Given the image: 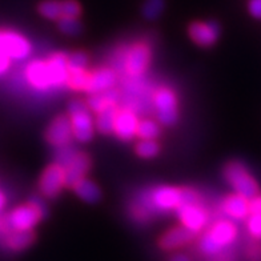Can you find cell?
Wrapping results in <instances>:
<instances>
[{
    "mask_svg": "<svg viewBox=\"0 0 261 261\" xmlns=\"http://www.w3.org/2000/svg\"><path fill=\"white\" fill-rule=\"evenodd\" d=\"M160 151V147L155 140H141L136 144V153L140 158L151 159L155 158Z\"/></svg>",
    "mask_w": 261,
    "mask_h": 261,
    "instance_id": "cell-28",
    "label": "cell"
},
{
    "mask_svg": "<svg viewBox=\"0 0 261 261\" xmlns=\"http://www.w3.org/2000/svg\"><path fill=\"white\" fill-rule=\"evenodd\" d=\"M90 77L91 73H87L86 71H77V72H69L68 73V86L72 90L77 91H88L90 87Z\"/></svg>",
    "mask_w": 261,
    "mask_h": 261,
    "instance_id": "cell-26",
    "label": "cell"
},
{
    "mask_svg": "<svg viewBox=\"0 0 261 261\" xmlns=\"http://www.w3.org/2000/svg\"><path fill=\"white\" fill-rule=\"evenodd\" d=\"M119 97V91L115 88H110V90L101 91V92L92 93V96L88 99V107L95 112H100L101 110L107 108L110 106H115Z\"/></svg>",
    "mask_w": 261,
    "mask_h": 261,
    "instance_id": "cell-21",
    "label": "cell"
},
{
    "mask_svg": "<svg viewBox=\"0 0 261 261\" xmlns=\"http://www.w3.org/2000/svg\"><path fill=\"white\" fill-rule=\"evenodd\" d=\"M224 175L239 195L244 196L247 199H253L254 196L258 195L257 182L252 179L241 163L232 162L227 164L224 169Z\"/></svg>",
    "mask_w": 261,
    "mask_h": 261,
    "instance_id": "cell-3",
    "label": "cell"
},
{
    "mask_svg": "<svg viewBox=\"0 0 261 261\" xmlns=\"http://www.w3.org/2000/svg\"><path fill=\"white\" fill-rule=\"evenodd\" d=\"M41 216L39 212L34 208L32 204L28 203L27 205L17 206L8 216L4 217V223H6V230H28L36 225Z\"/></svg>",
    "mask_w": 261,
    "mask_h": 261,
    "instance_id": "cell-4",
    "label": "cell"
},
{
    "mask_svg": "<svg viewBox=\"0 0 261 261\" xmlns=\"http://www.w3.org/2000/svg\"><path fill=\"white\" fill-rule=\"evenodd\" d=\"M10 56H7L6 54H3V52H0V75L6 72V71L10 68Z\"/></svg>",
    "mask_w": 261,
    "mask_h": 261,
    "instance_id": "cell-37",
    "label": "cell"
},
{
    "mask_svg": "<svg viewBox=\"0 0 261 261\" xmlns=\"http://www.w3.org/2000/svg\"><path fill=\"white\" fill-rule=\"evenodd\" d=\"M155 107L159 120L164 125H173L177 120V101L175 93L168 88H160L155 93Z\"/></svg>",
    "mask_w": 261,
    "mask_h": 261,
    "instance_id": "cell-7",
    "label": "cell"
},
{
    "mask_svg": "<svg viewBox=\"0 0 261 261\" xmlns=\"http://www.w3.org/2000/svg\"><path fill=\"white\" fill-rule=\"evenodd\" d=\"M35 241V233L32 229L11 230L6 237V244L12 251H23Z\"/></svg>",
    "mask_w": 261,
    "mask_h": 261,
    "instance_id": "cell-20",
    "label": "cell"
},
{
    "mask_svg": "<svg viewBox=\"0 0 261 261\" xmlns=\"http://www.w3.org/2000/svg\"><path fill=\"white\" fill-rule=\"evenodd\" d=\"M65 186V169L60 164H52L43 172L39 182L40 192L49 199H54Z\"/></svg>",
    "mask_w": 261,
    "mask_h": 261,
    "instance_id": "cell-5",
    "label": "cell"
},
{
    "mask_svg": "<svg viewBox=\"0 0 261 261\" xmlns=\"http://www.w3.org/2000/svg\"><path fill=\"white\" fill-rule=\"evenodd\" d=\"M76 153H77V152H76L73 148H71V147L65 148V145H64V147H63L58 153V164H60L62 167H64L65 168V165L68 164V163L72 160L73 156H75Z\"/></svg>",
    "mask_w": 261,
    "mask_h": 261,
    "instance_id": "cell-33",
    "label": "cell"
},
{
    "mask_svg": "<svg viewBox=\"0 0 261 261\" xmlns=\"http://www.w3.org/2000/svg\"><path fill=\"white\" fill-rule=\"evenodd\" d=\"M82 14V7L76 0H63L62 17H77Z\"/></svg>",
    "mask_w": 261,
    "mask_h": 261,
    "instance_id": "cell-31",
    "label": "cell"
},
{
    "mask_svg": "<svg viewBox=\"0 0 261 261\" xmlns=\"http://www.w3.org/2000/svg\"><path fill=\"white\" fill-rule=\"evenodd\" d=\"M224 211L234 219H244L251 213L248 199L244 196L239 195V193L228 196L224 201Z\"/></svg>",
    "mask_w": 261,
    "mask_h": 261,
    "instance_id": "cell-19",
    "label": "cell"
},
{
    "mask_svg": "<svg viewBox=\"0 0 261 261\" xmlns=\"http://www.w3.org/2000/svg\"><path fill=\"white\" fill-rule=\"evenodd\" d=\"M0 233H7V230H6V223H4L3 216H0Z\"/></svg>",
    "mask_w": 261,
    "mask_h": 261,
    "instance_id": "cell-39",
    "label": "cell"
},
{
    "mask_svg": "<svg viewBox=\"0 0 261 261\" xmlns=\"http://www.w3.org/2000/svg\"><path fill=\"white\" fill-rule=\"evenodd\" d=\"M72 135L79 141H90L93 138V123L90 107L82 100H72L68 106Z\"/></svg>",
    "mask_w": 261,
    "mask_h": 261,
    "instance_id": "cell-2",
    "label": "cell"
},
{
    "mask_svg": "<svg viewBox=\"0 0 261 261\" xmlns=\"http://www.w3.org/2000/svg\"><path fill=\"white\" fill-rule=\"evenodd\" d=\"M249 211L252 215H261V195L254 196L249 203Z\"/></svg>",
    "mask_w": 261,
    "mask_h": 261,
    "instance_id": "cell-36",
    "label": "cell"
},
{
    "mask_svg": "<svg viewBox=\"0 0 261 261\" xmlns=\"http://www.w3.org/2000/svg\"><path fill=\"white\" fill-rule=\"evenodd\" d=\"M115 83H116V75H115L114 71L108 68H101L91 73L90 87H88L87 92L97 93L101 92V91L110 90V88H114Z\"/></svg>",
    "mask_w": 261,
    "mask_h": 261,
    "instance_id": "cell-17",
    "label": "cell"
},
{
    "mask_svg": "<svg viewBox=\"0 0 261 261\" xmlns=\"http://www.w3.org/2000/svg\"><path fill=\"white\" fill-rule=\"evenodd\" d=\"M0 52L11 59H24L31 52V44L16 32L0 31Z\"/></svg>",
    "mask_w": 261,
    "mask_h": 261,
    "instance_id": "cell-6",
    "label": "cell"
},
{
    "mask_svg": "<svg viewBox=\"0 0 261 261\" xmlns=\"http://www.w3.org/2000/svg\"><path fill=\"white\" fill-rule=\"evenodd\" d=\"M59 30L67 35H79L83 32V25L77 17H60Z\"/></svg>",
    "mask_w": 261,
    "mask_h": 261,
    "instance_id": "cell-27",
    "label": "cell"
},
{
    "mask_svg": "<svg viewBox=\"0 0 261 261\" xmlns=\"http://www.w3.org/2000/svg\"><path fill=\"white\" fill-rule=\"evenodd\" d=\"M249 12L256 19H261V0H251L249 2Z\"/></svg>",
    "mask_w": 261,
    "mask_h": 261,
    "instance_id": "cell-34",
    "label": "cell"
},
{
    "mask_svg": "<svg viewBox=\"0 0 261 261\" xmlns=\"http://www.w3.org/2000/svg\"><path fill=\"white\" fill-rule=\"evenodd\" d=\"M189 36L200 47H211L216 43L220 35V27L216 21H196L189 25Z\"/></svg>",
    "mask_w": 261,
    "mask_h": 261,
    "instance_id": "cell-8",
    "label": "cell"
},
{
    "mask_svg": "<svg viewBox=\"0 0 261 261\" xmlns=\"http://www.w3.org/2000/svg\"><path fill=\"white\" fill-rule=\"evenodd\" d=\"M51 84L62 86L68 80V65L65 54H55L45 62Z\"/></svg>",
    "mask_w": 261,
    "mask_h": 261,
    "instance_id": "cell-16",
    "label": "cell"
},
{
    "mask_svg": "<svg viewBox=\"0 0 261 261\" xmlns=\"http://www.w3.org/2000/svg\"><path fill=\"white\" fill-rule=\"evenodd\" d=\"M4 205H6V197H4L3 193L0 192V211L3 210Z\"/></svg>",
    "mask_w": 261,
    "mask_h": 261,
    "instance_id": "cell-40",
    "label": "cell"
},
{
    "mask_svg": "<svg viewBox=\"0 0 261 261\" xmlns=\"http://www.w3.org/2000/svg\"><path fill=\"white\" fill-rule=\"evenodd\" d=\"M91 168V159L86 153H76L68 164L65 165V186L72 187L76 182L84 179V176Z\"/></svg>",
    "mask_w": 261,
    "mask_h": 261,
    "instance_id": "cell-12",
    "label": "cell"
},
{
    "mask_svg": "<svg viewBox=\"0 0 261 261\" xmlns=\"http://www.w3.org/2000/svg\"><path fill=\"white\" fill-rule=\"evenodd\" d=\"M136 135L141 140H155L160 135V128L158 124L152 120H143L139 123Z\"/></svg>",
    "mask_w": 261,
    "mask_h": 261,
    "instance_id": "cell-25",
    "label": "cell"
},
{
    "mask_svg": "<svg viewBox=\"0 0 261 261\" xmlns=\"http://www.w3.org/2000/svg\"><path fill=\"white\" fill-rule=\"evenodd\" d=\"M195 233L193 230L188 229L187 227H177L169 229L167 233L162 236V239L159 240V245L160 248L165 249V251H172L175 248H180L182 245L188 244L195 239Z\"/></svg>",
    "mask_w": 261,
    "mask_h": 261,
    "instance_id": "cell-14",
    "label": "cell"
},
{
    "mask_svg": "<svg viewBox=\"0 0 261 261\" xmlns=\"http://www.w3.org/2000/svg\"><path fill=\"white\" fill-rule=\"evenodd\" d=\"M30 204H32L35 210L38 211L39 215H40V216H41V219L47 216V206H45L44 204H43V201H41V200L39 199V197H35V199H32L31 201H30Z\"/></svg>",
    "mask_w": 261,
    "mask_h": 261,
    "instance_id": "cell-35",
    "label": "cell"
},
{
    "mask_svg": "<svg viewBox=\"0 0 261 261\" xmlns=\"http://www.w3.org/2000/svg\"><path fill=\"white\" fill-rule=\"evenodd\" d=\"M25 75H27L28 82L31 83L32 86L40 90H44L47 87L51 86V80H49L48 71H47V65L44 62H34L28 65L25 69Z\"/></svg>",
    "mask_w": 261,
    "mask_h": 261,
    "instance_id": "cell-18",
    "label": "cell"
},
{
    "mask_svg": "<svg viewBox=\"0 0 261 261\" xmlns=\"http://www.w3.org/2000/svg\"><path fill=\"white\" fill-rule=\"evenodd\" d=\"M152 201L159 210L179 208L184 204V191L182 188L159 187L152 193Z\"/></svg>",
    "mask_w": 261,
    "mask_h": 261,
    "instance_id": "cell-10",
    "label": "cell"
},
{
    "mask_svg": "<svg viewBox=\"0 0 261 261\" xmlns=\"http://www.w3.org/2000/svg\"><path fill=\"white\" fill-rule=\"evenodd\" d=\"M71 136H72L71 121L65 115L55 117L45 130V139L49 144L55 147H64L68 144Z\"/></svg>",
    "mask_w": 261,
    "mask_h": 261,
    "instance_id": "cell-9",
    "label": "cell"
},
{
    "mask_svg": "<svg viewBox=\"0 0 261 261\" xmlns=\"http://www.w3.org/2000/svg\"><path fill=\"white\" fill-rule=\"evenodd\" d=\"M151 60V51L143 43L134 45L127 56V72L130 76H140L145 72Z\"/></svg>",
    "mask_w": 261,
    "mask_h": 261,
    "instance_id": "cell-11",
    "label": "cell"
},
{
    "mask_svg": "<svg viewBox=\"0 0 261 261\" xmlns=\"http://www.w3.org/2000/svg\"><path fill=\"white\" fill-rule=\"evenodd\" d=\"M236 233L237 230L233 224L225 220L219 221L200 239V251L208 256L219 253L224 247L233 243Z\"/></svg>",
    "mask_w": 261,
    "mask_h": 261,
    "instance_id": "cell-1",
    "label": "cell"
},
{
    "mask_svg": "<svg viewBox=\"0 0 261 261\" xmlns=\"http://www.w3.org/2000/svg\"><path fill=\"white\" fill-rule=\"evenodd\" d=\"M87 64H88V56H87L84 52H75L72 55L67 56L68 73L77 72V71H84Z\"/></svg>",
    "mask_w": 261,
    "mask_h": 261,
    "instance_id": "cell-30",
    "label": "cell"
},
{
    "mask_svg": "<svg viewBox=\"0 0 261 261\" xmlns=\"http://www.w3.org/2000/svg\"><path fill=\"white\" fill-rule=\"evenodd\" d=\"M171 261H191L188 256L186 254H175L173 257L171 258Z\"/></svg>",
    "mask_w": 261,
    "mask_h": 261,
    "instance_id": "cell-38",
    "label": "cell"
},
{
    "mask_svg": "<svg viewBox=\"0 0 261 261\" xmlns=\"http://www.w3.org/2000/svg\"><path fill=\"white\" fill-rule=\"evenodd\" d=\"M73 189H75V192L77 193L80 199L84 200L86 203H97L100 197H101L99 187L95 182L91 181V180L82 179L79 182H76L75 186H73Z\"/></svg>",
    "mask_w": 261,
    "mask_h": 261,
    "instance_id": "cell-22",
    "label": "cell"
},
{
    "mask_svg": "<svg viewBox=\"0 0 261 261\" xmlns=\"http://www.w3.org/2000/svg\"><path fill=\"white\" fill-rule=\"evenodd\" d=\"M138 125L139 121L134 112H130L129 110L117 111L114 125V132L117 138H120L121 140H130L136 135Z\"/></svg>",
    "mask_w": 261,
    "mask_h": 261,
    "instance_id": "cell-15",
    "label": "cell"
},
{
    "mask_svg": "<svg viewBox=\"0 0 261 261\" xmlns=\"http://www.w3.org/2000/svg\"><path fill=\"white\" fill-rule=\"evenodd\" d=\"M180 220L182 225L193 232H199L203 229L206 223V215L197 204H188V205H181L177 208Z\"/></svg>",
    "mask_w": 261,
    "mask_h": 261,
    "instance_id": "cell-13",
    "label": "cell"
},
{
    "mask_svg": "<svg viewBox=\"0 0 261 261\" xmlns=\"http://www.w3.org/2000/svg\"><path fill=\"white\" fill-rule=\"evenodd\" d=\"M248 229L251 234L261 240V215H252L248 220Z\"/></svg>",
    "mask_w": 261,
    "mask_h": 261,
    "instance_id": "cell-32",
    "label": "cell"
},
{
    "mask_svg": "<svg viewBox=\"0 0 261 261\" xmlns=\"http://www.w3.org/2000/svg\"><path fill=\"white\" fill-rule=\"evenodd\" d=\"M117 110L115 106H110L97 112V119H96V128L99 132L104 135H108L110 132L114 130L115 125V119H116Z\"/></svg>",
    "mask_w": 261,
    "mask_h": 261,
    "instance_id": "cell-23",
    "label": "cell"
},
{
    "mask_svg": "<svg viewBox=\"0 0 261 261\" xmlns=\"http://www.w3.org/2000/svg\"><path fill=\"white\" fill-rule=\"evenodd\" d=\"M39 12L41 16L51 19V20H59L62 17V2L56 0H45L39 4Z\"/></svg>",
    "mask_w": 261,
    "mask_h": 261,
    "instance_id": "cell-24",
    "label": "cell"
},
{
    "mask_svg": "<svg viewBox=\"0 0 261 261\" xmlns=\"http://www.w3.org/2000/svg\"><path fill=\"white\" fill-rule=\"evenodd\" d=\"M164 10V0H147L143 7V15L148 20H155Z\"/></svg>",
    "mask_w": 261,
    "mask_h": 261,
    "instance_id": "cell-29",
    "label": "cell"
}]
</instances>
